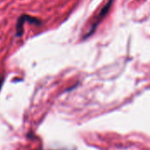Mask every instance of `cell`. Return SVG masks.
I'll list each match as a JSON object with an SVG mask.
<instances>
[{
	"instance_id": "3957f363",
	"label": "cell",
	"mask_w": 150,
	"mask_h": 150,
	"mask_svg": "<svg viewBox=\"0 0 150 150\" xmlns=\"http://www.w3.org/2000/svg\"><path fill=\"white\" fill-rule=\"evenodd\" d=\"M4 83V76H0V90L2 89V86Z\"/></svg>"
},
{
	"instance_id": "6da1fadb",
	"label": "cell",
	"mask_w": 150,
	"mask_h": 150,
	"mask_svg": "<svg viewBox=\"0 0 150 150\" xmlns=\"http://www.w3.org/2000/svg\"><path fill=\"white\" fill-rule=\"evenodd\" d=\"M25 23H28L31 25H34L35 26H40L42 25V20L37 17L34 16H31L29 14H21L18 19H17V23H16V34L15 36L18 38H20L23 36L24 34V25Z\"/></svg>"
},
{
	"instance_id": "7a4b0ae2",
	"label": "cell",
	"mask_w": 150,
	"mask_h": 150,
	"mask_svg": "<svg viewBox=\"0 0 150 150\" xmlns=\"http://www.w3.org/2000/svg\"><path fill=\"white\" fill-rule=\"evenodd\" d=\"M112 3H113V0H108V2L105 4V6H103V8H102V10H101V11L99 12V14H98V15L97 16V18L93 20V23H92V25H91V28H90L89 32L85 34L84 39L89 38L91 35H92V34L94 33V32L96 31V29H97V27L98 26V25L101 23V21L104 19V18L107 15L108 11H110Z\"/></svg>"
}]
</instances>
